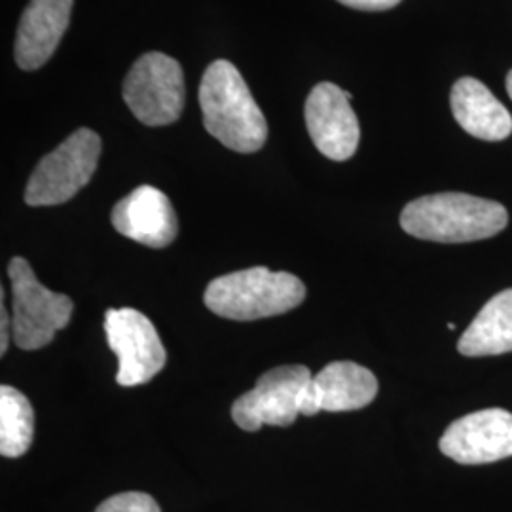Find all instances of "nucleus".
Here are the masks:
<instances>
[{
  "label": "nucleus",
  "instance_id": "obj_7",
  "mask_svg": "<svg viewBox=\"0 0 512 512\" xmlns=\"http://www.w3.org/2000/svg\"><path fill=\"white\" fill-rule=\"evenodd\" d=\"M308 366H277L262 374L255 389L241 395L232 406V420L243 431H258L264 425L289 427L300 416L304 391L311 382Z\"/></svg>",
  "mask_w": 512,
  "mask_h": 512
},
{
  "label": "nucleus",
  "instance_id": "obj_17",
  "mask_svg": "<svg viewBox=\"0 0 512 512\" xmlns=\"http://www.w3.org/2000/svg\"><path fill=\"white\" fill-rule=\"evenodd\" d=\"M95 512H162L160 505L143 492H124L105 499Z\"/></svg>",
  "mask_w": 512,
  "mask_h": 512
},
{
  "label": "nucleus",
  "instance_id": "obj_3",
  "mask_svg": "<svg viewBox=\"0 0 512 512\" xmlns=\"http://www.w3.org/2000/svg\"><path fill=\"white\" fill-rule=\"evenodd\" d=\"M306 298L304 283L289 272H272L256 266L213 279L205 306L232 321H256L298 308Z\"/></svg>",
  "mask_w": 512,
  "mask_h": 512
},
{
  "label": "nucleus",
  "instance_id": "obj_18",
  "mask_svg": "<svg viewBox=\"0 0 512 512\" xmlns=\"http://www.w3.org/2000/svg\"><path fill=\"white\" fill-rule=\"evenodd\" d=\"M338 2L361 12H384V10L395 8L403 0H338Z\"/></svg>",
  "mask_w": 512,
  "mask_h": 512
},
{
  "label": "nucleus",
  "instance_id": "obj_15",
  "mask_svg": "<svg viewBox=\"0 0 512 512\" xmlns=\"http://www.w3.org/2000/svg\"><path fill=\"white\" fill-rule=\"evenodd\" d=\"M465 357H490L512 351V289L495 294L459 338Z\"/></svg>",
  "mask_w": 512,
  "mask_h": 512
},
{
  "label": "nucleus",
  "instance_id": "obj_13",
  "mask_svg": "<svg viewBox=\"0 0 512 512\" xmlns=\"http://www.w3.org/2000/svg\"><path fill=\"white\" fill-rule=\"evenodd\" d=\"M74 0H31L19 19L16 63L37 71L54 55L71 23Z\"/></svg>",
  "mask_w": 512,
  "mask_h": 512
},
{
  "label": "nucleus",
  "instance_id": "obj_11",
  "mask_svg": "<svg viewBox=\"0 0 512 512\" xmlns=\"http://www.w3.org/2000/svg\"><path fill=\"white\" fill-rule=\"evenodd\" d=\"M378 395V380L365 366L336 361L311 378L304 391L300 414L349 412L372 403Z\"/></svg>",
  "mask_w": 512,
  "mask_h": 512
},
{
  "label": "nucleus",
  "instance_id": "obj_10",
  "mask_svg": "<svg viewBox=\"0 0 512 512\" xmlns=\"http://www.w3.org/2000/svg\"><path fill=\"white\" fill-rule=\"evenodd\" d=\"M440 452L461 465H484L512 456V412L486 408L448 425Z\"/></svg>",
  "mask_w": 512,
  "mask_h": 512
},
{
  "label": "nucleus",
  "instance_id": "obj_2",
  "mask_svg": "<svg viewBox=\"0 0 512 512\" xmlns=\"http://www.w3.org/2000/svg\"><path fill=\"white\" fill-rule=\"evenodd\" d=\"M509 213L501 203L461 192H442L408 203L401 213L404 232L437 243H469L505 230Z\"/></svg>",
  "mask_w": 512,
  "mask_h": 512
},
{
  "label": "nucleus",
  "instance_id": "obj_8",
  "mask_svg": "<svg viewBox=\"0 0 512 512\" xmlns=\"http://www.w3.org/2000/svg\"><path fill=\"white\" fill-rule=\"evenodd\" d=\"M105 334L118 357L116 382L122 387L148 384L164 370V344L145 313L133 308H112L105 313Z\"/></svg>",
  "mask_w": 512,
  "mask_h": 512
},
{
  "label": "nucleus",
  "instance_id": "obj_14",
  "mask_svg": "<svg viewBox=\"0 0 512 512\" xmlns=\"http://www.w3.org/2000/svg\"><path fill=\"white\" fill-rule=\"evenodd\" d=\"M450 105L459 126L482 141H503L512 133V116L476 78H459Z\"/></svg>",
  "mask_w": 512,
  "mask_h": 512
},
{
  "label": "nucleus",
  "instance_id": "obj_16",
  "mask_svg": "<svg viewBox=\"0 0 512 512\" xmlns=\"http://www.w3.org/2000/svg\"><path fill=\"white\" fill-rule=\"evenodd\" d=\"M35 435V410L29 399L12 385L0 387V454L4 458L23 456Z\"/></svg>",
  "mask_w": 512,
  "mask_h": 512
},
{
  "label": "nucleus",
  "instance_id": "obj_12",
  "mask_svg": "<svg viewBox=\"0 0 512 512\" xmlns=\"http://www.w3.org/2000/svg\"><path fill=\"white\" fill-rule=\"evenodd\" d=\"M112 226L126 238L152 249H164L177 238L175 209L162 190L143 184L112 209Z\"/></svg>",
  "mask_w": 512,
  "mask_h": 512
},
{
  "label": "nucleus",
  "instance_id": "obj_1",
  "mask_svg": "<svg viewBox=\"0 0 512 512\" xmlns=\"http://www.w3.org/2000/svg\"><path fill=\"white\" fill-rule=\"evenodd\" d=\"M203 126L230 150L253 154L266 145L268 124L243 76L226 59L213 61L200 84Z\"/></svg>",
  "mask_w": 512,
  "mask_h": 512
},
{
  "label": "nucleus",
  "instance_id": "obj_20",
  "mask_svg": "<svg viewBox=\"0 0 512 512\" xmlns=\"http://www.w3.org/2000/svg\"><path fill=\"white\" fill-rule=\"evenodd\" d=\"M507 93H509V97L512 99V71L507 74Z\"/></svg>",
  "mask_w": 512,
  "mask_h": 512
},
{
  "label": "nucleus",
  "instance_id": "obj_9",
  "mask_svg": "<svg viewBox=\"0 0 512 512\" xmlns=\"http://www.w3.org/2000/svg\"><path fill=\"white\" fill-rule=\"evenodd\" d=\"M351 93L332 82H321L306 99V126L313 145L334 162H346L361 141L357 114L351 109Z\"/></svg>",
  "mask_w": 512,
  "mask_h": 512
},
{
  "label": "nucleus",
  "instance_id": "obj_19",
  "mask_svg": "<svg viewBox=\"0 0 512 512\" xmlns=\"http://www.w3.org/2000/svg\"><path fill=\"white\" fill-rule=\"evenodd\" d=\"M0 306H2L0 308V315H2V321H0V355H6L10 338H12V315H8V310H6L4 291H2V304Z\"/></svg>",
  "mask_w": 512,
  "mask_h": 512
},
{
  "label": "nucleus",
  "instance_id": "obj_6",
  "mask_svg": "<svg viewBox=\"0 0 512 512\" xmlns=\"http://www.w3.org/2000/svg\"><path fill=\"white\" fill-rule=\"evenodd\" d=\"M124 101L145 126H167L181 118L184 109V73L169 55H141L124 80Z\"/></svg>",
  "mask_w": 512,
  "mask_h": 512
},
{
  "label": "nucleus",
  "instance_id": "obj_5",
  "mask_svg": "<svg viewBox=\"0 0 512 512\" xmlns=\"http://www.w3.org/2000/svg\"><path fill=\"white\" fill-rule=\"evenodd\" d=\"M99 156V135L92 129H76L54 152L38 162L25 188V202L33 207H46L73 200L90 183Z\"/></svg>",
  "mask_w": 512,
  "mask_h": 512
},
{
  "label": "nucleus",
  "instance_id": "obj_4",
  "mask_svg": "<svg viewBox=\"0 0 512 512\" xmlns=\"http://www.w3.org/2000/svg\"><path fill=\"white\" fill-rule=\"evenodd\" d=\"M12 283V338L19 349L46 348L71 323L73 300L46 289L29 262L16 256L8 264Z\"/></svg>",
  "mask_w": 512,
  "mask_h": 512
}]
</instances>
